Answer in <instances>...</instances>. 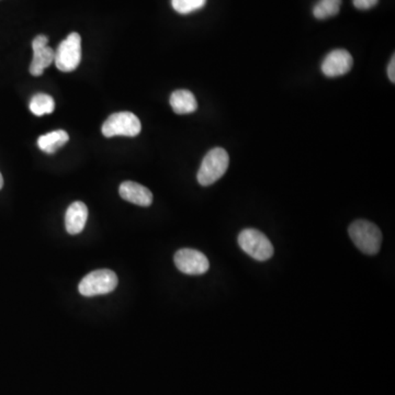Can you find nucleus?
<instances>
[{"mask_svg": "<svg viewBox=\"0 0 395 395\" xmlns=\"http://www.w3.org/2000/svg\"><path fill=\"white\" fill-rule=\"evenodd\" d=\"M349 236L360 252L367 255H376L380 252L382 233L376 224L367 220H357L351 224Z\"/></svg>", "mask_w": 395, "mask_h": 395, "instance_id": "1", "label": "nucleus"}, {"mask_svg": "<svg viewBox=\"0 0 395 395\" xmlns=\"http://www.w3.org/2000/svg\"><path fill=\"white\" fill-rule=\"evenodd\" d=\"M229 156L225 149L222 147L212 149L203 158L196 179L203 187L213 185L223 177L229 168Z\"/></svg>", "mask_w": 395, "mask_h": 395, "instance_id": "2", "label": "nucleus"}, {"mask_svg": "<svg viewBox=\"0 0 395 395\" xmlns=\"http://www.w3.org/2000/svg\"><path fill=\"white\" fill-rule=\"evenodd\" d=\"M238 245L242 251L258 262L270 259L274 255V246L268 238L258 229H243L238 235Z\"/></svg>", "mask_w": 395, "mask_h": 395, "instance_id": "3", "label": "nucleus"}, {"mask_svg": "<svg viewBox=\"0 0 395 395\" xmlns=\"http://www.w3.org/2000/svg\"><path fill=\"white\" fill-rule=\"evenodd\" d=\"M118 285V277L109 269L94 270L87 275L78 285V291L84 296H103L112 292Z\"/></svg>", "mask_w": 395, "mask_h": 395, "instance_id": "4", "label": "nucleus"}, {"mask_svg": "<svg viewBox=\"0 0 395 395\" xmlns=\"http://www.w3.org/2000/svg\"><path fill=\"white\" fill-rule=\"evenodd\" d=\"M81 61V38L77 32L69 34L55 51L54 62L61 72H73Z\"/></svg>", "mask_w": 395, "mask_h": 395, "instance_id": "5", "label": "nucleus"}, {"mask_svg": "<svg viewBox=\"0 0 395 395\" xmlns=\"http://www.w3.org/2000/svg\"><path fill=\"white\" fill-rule=\"evenodd\" d=\"M101 130L105 138L119 136L134 138L141 132L142 125L136 114L122 111L111 114L108 119L105 120Z\"/></svg>", "mask_w": 395, "mask_h": 395, "instance_id": "6", "label": "nucleus"}, {"mask_svg": "<svg viewBox=\"0 0 395 395\" xmlns=\"http://www.w3.org/2000/svg\"><path fill=\"white\" fill-rule=\"evenodd\" d=\"M174 262L178 270L190 276L205 274L210 268L207 256L196 249H180L175 254Z\"/></svg>", "mask_w": 395, "mask_h": 395, "instance_id": "7", "label": "nucleus"}, {"mask_svg": "<svg viewBox=\"0 0 395 395\" xmlns=\"http://www.w3.org/2000/svg\"><path fill=\"white\" fill-rule=\"evenodd\" d=\"M354 64V58L346 50H334L327 54L322 63V72L327 77H340L347 74Z\"/></svg>", "mask_w": 395, "mask_h": 395, "instance_id": "8", "label": "nucleus"}, {"mask_svg": "<svg viewBox=\"0 0 395 395\" xmlns=\"http://www.w3.org/2000/svg\"><path fill=\"white\" fill-rule=\"evenodd\" d=\"M49 38L45 36H38L32 42L34 60L30 65V73L34 76H41L45 69L54 62L55 52L52 47H47Z\"/></svg>", "mask_w": 395, "mask_h": 395, "instance_id": "9", "label": "nucleus"}, {"mask_svg": "<svg viewBox=\"0 0 395 395\" xmlns=\"http://www.w3.org/2000/svg\"><path fill=\"white\" fill-rule=\"evenodd\" d=\"M119 194L122 199L131 202L133 205L140 207H149L152 205L153 194L146 187L134 183V181H125L119 188Z\"/></svg>", "mask_w": 395, "mask_h": 395, "instance_id": "10", "label": "nucleus"}, {"mask_svg": "<svg viewBox=\"0 0 395 395\" xmlns=\"http://www.w3.org/2000/svg\"><path fill=\"white\" fill-rule=\"evenodd\" d=\"M88 218V209L84 202H73L65 214V227L68 234L77 235L83 232Z\"/></svg>", "mask_w": 395, "mask_h": 395, "instance_id": "11", "label": "nucleus"}, {"mask_svg": "<svg viewBox=\"0 0 395 395\" xmlns=\"http://www.w3.org/2000/svg\"><path fill=\"white\" fill-rule=\"evenodd\" d=\"M170 105L175 114H192L198 109V103L192 92L186 89H179L173 92L170 96Z\"/></svg>", "mask_w": 395, "mask_h": 395, "instance_id": "12", "label": "nucleus"}, {"mask_svg": "<svg viewBox=\"0 0 395 395\" xmlns=\"http://www.w3.org/2000/svg\"><path fill=\"white\" fill-rule=\"evenodd\" d=\"M69 136L66 131L58 130L47 133L38 138V146L47 154H54L68 142Z\"/></svg>", "mask_w": 395, "mask_h": 395, "instance_id": "13", "label": "nucleus"}, {"mask_svg": "<svg viewBox=\"0 0 395 395\" xmlns=\"http://www.w3.org/2000/svg\"><path fill=\"white\" fill-rule=\"evenodd\" d=\"M29 107L34 116H41L52 114L55 109V103L50 94H36L31 99Z\"/></svg>", "mask_w": 395, "mask_h": 395, "instance_id": "14", "label": "nucleus"}, {"mask_svg": "<svg viewBox=\"0 0 395 395\" xmlns=\"http://www.w3.org/2000/svg\"><path fill=\"white\" fill-rule=\"evenodd\" d=\"M340 5L342 0H320L313 8V14L318 20L334 17L340 12Z\"/></svg>", "mask_w": 395, "mask_h": 395, "instance_id": "15", "label": "nucleus"}, {"mask_svg": "<svg viewBox=\"0 0 395 395\" xmlns=\"http://www.w3.org/2000/svg\"><path fill=\"white\" fill-rule=\"evenodd\" d=\"M207 0H172L175 12L180 14H189L203 8Z\"/></svg>", "mask_w": 395, "mask_h": 395, "instance_id": "16", "label": "nucleus"}, {"mask_svg": "<svg viewBox=\"0 0 395 395\" xmlns=\"http://www.w3.org/2000/svg\"><path fill=\"white\" fill-rule=\"evenodd\" d=\"M354 6L360 10H368L373 8L379 3V0H353Z\"/></svg>", "mask_w": 395, "mask_h": 395, "instance_id": "17", "label": "nucleus"}, {"mask_svg": "<svg viewBox=\"0 0 395 395\" xmlns=\"http://www.w3.org/2000/svg\"><path fill=\"white\" fill-rule=\"evenodd\" d=\"M395 58L394 55L391 58L390 61L389 66H387V76H389L390 81H392L393 84L395 83Z\"/></svg>", "mask_w": 395, "mask_h": 395, "instance_id": "18", "label": "nucleus"}, {"mask_svg": "<svg viewBox=\"0 0 395 395\" xmlns=\"http://www.w3.org/2000/svg\"><path fill=\"white\" fill-rule=\"evenodd\" d=\"M3 175L0 173V189L3 188Z\"/></svg>", "mask_w": 395, "mask_h": 395, "instance_id": "19", "label": "nucleus"}]
</instances>
